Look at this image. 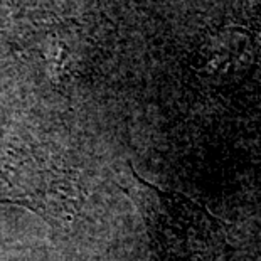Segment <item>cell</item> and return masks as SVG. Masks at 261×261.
Returning a JSON list of instances; mask_svg holds the SVG:
<instances>
[{"mask_svg":"<svg viewBox=\"0 0 261 261\" xmlns=\"http://www.w3.org/2000/svg\"><path fill=\"white\" fill-rule=\"evenodd\" d=\"M126 192L142 213L150 243L162 261H205L223 249V223L184 194L148 184L133 169Z\"/></svg>","mask_w":261,"mask_h":261,"instance_id":"6da1fadb","label":"cell"}]
</instances>
